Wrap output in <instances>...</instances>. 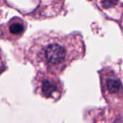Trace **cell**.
Wrapping results in <instances>:
<instances>
[{
	"instance_id": "1",
	"label": "cell",
	"mask_w": 123,
	"mask_h": 123,
	"mask_svg": "<svg viewBox=\"0 0 123 123\" xmlns=\"http://www.w3.org/2000/svg\"><path fill=\"white\" fill-rule=\"evenodd\" d=\"M80 53L61 38L43 35L33 38L25 48L27 61L38 71H45L56 76L61 75Z\"/></svg>"
},
{
	"instance_id": "2",
	"label": "cell",
	"mask_w": 123,
	"mask_h": 123,
	"mask_svg": "<svg viewBox=\"0 0 123 123\" xmlns=\"http://www.w3.org/2000/svg\"><path fill=\"white\" fill-rule=\"evenodd\" d=\"M32 84L35 94L43 98L58 102L63 95L64 89L61 81L52 73L37 71Z\"/></svg>"
},
{
	"instance_id": "3",
	"label": "cell",
	"mask_w": 123,
	"mask_h": 123,
	"mask_svg": "<svg viewBox=\"0 0 123 123\" xmlns=\"http://www.w3.org/2000/svg\"><path fill=\"white\" fill-rule=\"evenodd\" d=\"M103 96L108 103H113L123 94V85L120 78L113 71L105 69L100 74Z\"/></svg>"
},
{
	"instance_id": "4",
	"label": "cell",
	"mask_w": 123,
	"mask_h": 123,
	"mask_svg": "<svg viewBox=\"0 0 123 123\" xmlns=\"http://www.w3.org/2000/svg\"><path fill=\"white\" fill-rule=\"evenodd\" d=\"M26 23L19 17H14L0 27V38L16 41L19 40L26 30Z\"/></svg>"
}]
</instances>
